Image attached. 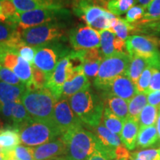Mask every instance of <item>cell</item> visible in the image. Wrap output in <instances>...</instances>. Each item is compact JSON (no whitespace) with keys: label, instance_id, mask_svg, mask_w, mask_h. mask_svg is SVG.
Here are the masks:
<instances>
[{"label":"cell","instance_id":"6da1fadb","mask_svg":"<svg viewBox=\"0 0 160 160\" xmlns=\"http://www.w3.org/2000/svg\"><path fill=\"white\" fill-rule=\"evenodd\" d=\"M72 110L82 122L91 128H97L101 124L104 107L103 101L91 88L68 98Z\"/></svg>","mask_w":160,"mask_h":160},{"label":"cell","instance_id":"7a4b0ae2","mask_svg":"<svg viewBox=\"0 0 160 160\" xmlns=\"http://www.w3.org/2000/svg\"><path fill=\"white\" fill-rule=\"evenodd\" d=\"M57 101L58 99L47 88L26 90L21 99L32 119L47 123H52Z\"/></svg>","mask_w":160,"mask_h":160},{"label":"cell","instance_id":"3957f363","mask_svg":"<svg viewBox=\"0 0 160 160\" xmlns=\"http://www.w3.org/2000/svg\"><path fill=\"white\" fill-rule=\"evenodd\" d=\"M60 138L67 146L66 160H88L99 145L96 135L83 128L66 132Z\"/></svg>","mask_w":160,"mask_h":160},{"label":"cell","instance_id":"277c9868","mask_svg":"<svg viewBox=\"0 0 160 160\" xmlns=\"http://www.w3.org/2000/svg\"><path fill=\"white\" fill-rule=\"evenodd\" d=\"M21 142L28 147H37L56 140L61 133L52 123L31 119L18 128Z\"/></svg>","mask_w":160,"mask_h":160},{"label":"cell","instance_id":"5b68a950","mask_svg":"<svg viewBox=\"0 0 160 160\" xmlns=\"http://www.w3.org/2000/svg\"><path fill=\"white\" fill-rule=\"evenodd\" d=\"M65 25L59 22L30 28L22 32L24 42L35 48L58 43L65 38Z\"/></svg>","mask_w":160,"mask_h":160},{"label":"cell","instance_id":"8992f818","mask_svg":"<svg viewBox=\"0 0 160 160\" xmlns=\"http://www.w3.org/2000/svg\"><path fill=\"white\" fill-rule=\"evenodd\" d=\"M130 60L131 57L128 53H117L104 58L93 82L95 87L102 91H105L113 80L125 74Z\"/></svg>","mask_w":160,"mask_h":160},{"label":"cell","instance_id":"52a82bcc","mask_svg":"<svg viewBox=\"0 0 160 160\" xmlns=\"http://www.w3.org/2000/svg\"><path fill=\"white\" fill-rule=\"evenodd\" d=\"M126 48L130 57L145 58L150 66L160 71L159 38L152 36L132 35L126 40Z\"/></svg>","mask_w":160,"mask_h":160},{"label":"cell","instance_id":"ba28073f","mask_svg":"<svg viewBox=\"0 0 160 160\" xmlns=\"http://www.w3.org/2000/svg\"><path fill=\"white\" fill-rule=\"evenodd\" d=\"M69 17L70 11L64 8L37 9L20 13L17 12V25L22 30H25L44 24L57 22Z\"/></svg>","mask_w":160,"mask_h":160},{"label":"cell","instance_id":"9c48e42d","mask_svg":"<svg viewBox=\"0 0 160 160\" xmlns=\"http://www.w3.org/2000/svg\"><path fill=\"white\" fill-rule=\"evenodd\" d=\"M70 52L63 45L57 43L37 48L33 65L43 71L49 80L59 62V58L67 57Z\"/></svg>","mask_w":160,"mask_h":160},{"label":"cell","instance_id":"30bf717a","mask_svg":"<svg viewBox=\"0 0 160 160\" xmlns=\"http://www.w3.org/2000/svg\"><path fill=\"white\" fill-rule=\"evenodd\" d=\"M52 123L61 136L71 130L82 128V122L72 110L68 99L60 98L56 103Z\"/></svg>","mask_w":160,"mask_h":160},{"label":"cell","instance_id":"8fae6325","mask_svg":"<svg viewBox=\"0 0 160 160\" xmlns=\"http://www.w3.org/2000/svg\"><path fill=\"white\" fill-rule=\"evenodd\" d=\"M83 71H77L73 67L68 55L60 59L55 71L50 77L46 88L59 100L62 97L63 87L66 82L70 81L76 75Z\"/></svg>","mask_w":160,"mask_h":160},{"label":"cell","instance_id":"7c38bea8","mask_svg":"<svg viewBox=\"0 0 160 160\" xmlns=\"http://www.w3.org/2000/svg\"><path fill=\"white\" fill-rule=\"evenodd\" d=\"M69 42L74 51L100 48L99 32L90 26L79 25L69 31Z\"/></svg>","mask_w":160,"mask_h":160},{"label":"cell","instance_id":"4fadbf2b","mask_svg":"<svg viewBox=\"0 0 160 160\" xmlns=\"http://www.w3.org/2000/svg\"><path fill=\"white\" fill-rule=\"evenodd\" d=\"M95 135L99 140L98 151L103 153L109 160L116 159V152L124 145L119 136L109 131L102 124L95 128Z\"/></svg>","mask_w":160,"mask_h":160},{"label":"cell","instance_id":"5bb4252c","mask_svg":"<svg viewBox=\"0 0 160 160\" xmlns=\"http://www.w3.org/2000/svg\"><path fill=\"white\" fill-rule=\"evenodd\" d=\"M138 93L136 85L125 74L116 78L103 91L104 97L114 96L129 102Z\"/></svg>","mask_w":160,"mask_h":160},{"label":"cell","instance_id":"9a60e30c","mask_svg":"<svg viewBox=\"0 0 160 160\" xmlns=\"http://www.w3.org/2000/svg\"><path fill=\"white\" fill-rule=\"evenodd\" d=\"M34 160H48L57 159L67 155V146L61 138L43 144L37 147L32 148Z\"/></svg>","mask_w":160,"mask_h":160},{"label":"cell","instance_id":"2e32d148","mask_svg":"<svg viewBox=\"0 0 160 160\" xmlns=\"http://www.w3.org/2000/svg\"><path fill=\"white\" fill-rule=\"evenodd\" d=\"M18 13L43 8H62L65 0H11Z\"/></svg>","mask_w":160,"mask_h":160},{"label":"cell","instance_id":"e0dca14e","mask_svg":"<svg viewBox=\"0 0 160 160\" xmlns=\"http://www.w3.org/2000/svg\"><path fill=\"white\" fill-rule=\"evenodd\" d=\"M139 131V125L137 121L128 118L124 122L122 130L120 134V139L126 148L129 151L133 150L137 146Z\"/></svg>","mask_w":160,"mask_h":160},{"label":"cell","instance_id":"ac0fdd59","mask_svg":"<svg viewBox=\"0 0 160 160\" xmlns=\"http://www.w3.org/2000/svg\"><path fill=\"white\" fill-rule=\"evenodd\" d=\"M90 87H91V82L88 78L85 75L84 72H81L76 75L70 81L66 82L63 87L61 98L68 99L80 91L90 88Z\"/></svg>","mask_w":160,"mask_h":160},{"label":"cell","instance_id":"d6986e66","mask_svg":"<svg viewBox=\"0 0 160 160\" xmlns=\"http://www.w3.org/2000/svg\"><path fill=\"white\" fill-rule=\"evenodd\" d=\"M26 90L25 85H13L0 81V109L9 102L21 101Z\"/></svg>","mask_w":160,"mask_h":160},{"label":"cell","instance_id":"ffe728a7","mask_svg":"<svg viewBox=\"0 0 160 160\" xmlns=\"http://www.w3.org/2000/svg\"><path fill=\"white\" fill-rule=\"evenodd\" d=\"M21 142L19 130L14 127H8L0 130V151L14 149Z\"/></svg>","mask_w":160,"mask_h":160},{"label":"cell","instance_id":"44dd1931","mask_svg":"<svg viewBox=\"0 0 160 160\" xmlns=\"http://www.w3.org/2000/svg\"><path fill=\"white\" fill-rule=\"evenodd\" d=\"M105 97L106 106L113 112L116 116L123 122L129 118L128 102L125 99L114 97V96H107Z\"/></svg>","mask_w":160,"mask_h":160},{"label":"cell","instance_id":"7402d4cb","mask_svg":"<svg viewBox=\"0 0 160 160\" xmlns=\"http://www.w3.org/2000/svg\"><path fill=\"white\" fill-rule=\"evenodd\" d=\"M131 57L130 63L126 71L125 75L131 79L133 83L137 84L140 76L143 73L145 68L150 66L148 60L145 58L133 56Z\"/></svg>","mask_w":160,"mask_h":160},{"label":"cell","instance_id":"603a6c76","mask_svg":"<svg viewBox=\"0 0 160 160\" xmlns=\"http://www.w3.org/2000/svg\"><path fill=\"white\" fill-rule=\"evenodd\" d=\"M159 139L157 127L155 125L139 128L137 145L142 148H149L155 145Z\"/></svg>","mask_w":160,"mask_h":160},{"label":"cell","instance_id":"cb8c5ba5","mask_svg":"<svg viewBox=\"0 0 160 160\" xmlns=\"http://www.w3.org/2000/svg\"><path fill=\"white\" fill-rule=\"evenodd\" d=\"M100 35V51L103 58L111 57L117 53L113 42L116 38L115 33L110 30H102L99 31Z\"/></svg>","mask_w":160,"mask_h":160},{"label":"cell","instance_id":"d4e9b609","mask_svg":"<svg viewBox=\"0 0 160 160\" xmlns=\"http://www.w3.org/2000/svg\"><path fill=\"white\" fill-rule=\"evenodd\" d=\"M15 73V74L19 78L22 83L26 86L29 87L32 83V68L31 65L22 59L19 56L17 63L11 70Z\"/></svg>","mask_w":160,"mask_h":160},{"label":"cell","instance_id":"484cf974","mask_svg":"<svg viewBox=\"0 0 160 160\" xmlns=\"http://www.w3.org/2000/svg\"><path fill=\"white\" fill-rule=\"evenodd\" d=\"M103 125L107 128L109 131H111L116 134L119 135L122 133L124 122L121 119H119L117 116L110 110L108 108L105 107L104 109L103 116H102Z\"/></svg>","mask_w":160,"mask_h":160},{"label":"cell","instance_id":"4316f807","mask_svg":"<svg viewBox=\"0 0 160 160\" xmlns=\"http://www.w3.org/2000/svg\"><path fill=\"white\" fill-rule=\"evenodd\" d=\"M148 98L145 93H138L128 102L129 118L138 122L140 113L147 105Z\"/></svg>","mask_w":160,"mask_h":160},{"label":"cell","instance_id":"83f0119b","mask_svg":"<svg viewBox=\"0 0 160 160\" xmlns=\"http://www.w3.org/2000/svg\"><path fill=\"white\" fill-rule=\"evenodd\" d=\"M158 109L159 108L151 105H147L144 108L138 120L139 128L156 125L159 113Z\"/></svg>","mask_w":160,"mask_h":160},{"label":"cell","instance_id":"f1b7e54d","mask_svg":"<svg viewBox=\"0 0 160 160\" xmlns=\"http://www.w3.org/2000/svg\"><path fill=\"white\" fill-rule=\"evenodd\" d=\"M137 2V0H109L106 8L115 16H121L127 13Z\"/></svg>","mask_w":160,"mask_h":160},{"label":"cell","instance_id":"f546056e","mask_svg":"<svg viewBox=\"0 0 160 160\" xmlns=\"http://www.w3.org/2000/svg\"><path fill=\"white\" fill-rule=\"evenodd\" d=\"M32 118L27 111V110L22 103L21 101L16 104L12 112L11 122L13 123V127L18 129L19 126L31 120Z\"/></svg>","mask_w":160,"mask_h":160},{"label":"cell","instance_id":"4dcf8cb0","mask_svg":"<svg viewBox=\"0 0 160 160\" xmlns=\"http://www.w3.org/2000/svg\"><path fill=\"white\" fill-rule=\"evenodd\" d=\"M20 28L11 25L8 22H0V42H7L22 35Z\"/></svg>","mask_w":160,"mask_h":160},{"label":"cell","instance_id":"1f68e13d","mask_svg":"<svg viewBox=\"0 0 160 160\" xmlns=\"http://www.w3.org/2000/svg\"><path fill=\"white\" fill-rule=\"evenodd\" d=\"M110 31L113 32L115 35H117L119 39L127 40L128 38L129 37V35L132 34L133 25L131 23L128 22L125 19H121V18L118 17L117 22L111 29H110Z\"/></svg>","mask_w":160,"mask_h":160},{"label":"cell","instance_id":"d6a6232c","mask_svg":"<svg viewBox=\"0 0 160 160\" xmlns=\"http://www.w3.org/2000/svg\"><path fill=\"white\" fill-rule=\"evenodd\" d=\"M32 68V83L27 90H35L44 88L47 86L48 78L43 71L36 67L34 65H31Z\"/></svg>","mask_w":160,"mask_h":160},{"label":"cell","instance_id":"836d02e7","mask_svg":"<svg viewBox=\"0 0 160 160\" xmlns=\"http://www.w3.org/2000/svg\"><path fill=\"white\" fill-rule=\"evenodd\" d=\"M160 20V0H153L146 9L143 19L137 23L145 24Z\"/></svg>","mask_w":160,"mask_h":160},{"label":"cell","instance_id":"e575fe53","mask_svg":"<svg viewBox=\"0 0 160 160\" xmlns=\"http://www.w3.org/2000/svg\"><path fill=\"white\" fill-rule=\"evenodd\" d=\"M153 68L151 66H148L147 68H145L142 75L140 76L139 80L136 84V87L138 93H145L147 94L148 91L150 83L153 74Z\"/></svg>","mask_w":160,"mask_h":160},{"label":"cell","instance_id":"d590c367","mask_svg":"<svg viewBox=\"0 0 160 160\" xmlns=\"http://www.w3.org/2000/svg\"><path fill=\"white\" fill-rule=\"evenodd\" d=\"M0 81L13 85H24L14 72L2 65H0Z\"/></svg>","mask_w":160,"mask_h":160},{"label":"cell","instance_id":"8d00e7d4","mask_svg":"<svg viewBox=\"0 0 160 160\" xmlns=\"http://www.w3.org/2000/svg\"><path fill=\"white\" fill-rule=\"evenodd\" d=\"M145 9L140 5H134L126 13L125 20L131 24L137 23L143 19Z\"/></svg>","mask_w":160,"mask_h":160},{"label":"cell","instance_id":"74e56055","mask_svg":"<svg viewBox=\"0 0 160 160\" xmlns=\"http://www.w3.org/2000/svg\"><path fill=\"white\" fill-rule=\"evenodd\" d=\"M13 155L19 160H34L32 148L25 145H18L13 149Z\"/></svg>","mask_w":160,"mask_h":160},{"label":"cell","instance_id":"f35d334b","mask_svg":"<svg viewBox=\"0 0 160 160\" xmlns=\"http://www.w3.org/2000/svg\"><path fill=\"white\" fill-rule=\"evenodd\" d=\"M19 55L25 61H27L31 65H33L34 63V58L37 53V48L32 47L28 45H25L22 46L19 49Z\"/></svg>","mask_w":160,"mask_h":160},{"label":"cell","instance_id":"ab89813d","mask_svg":"<svg viewBox=\"0 0 160 160\" xmlns=\"http://www.w3.org/2000/svg\"><path fill=\"white\" fill-rule=\"evenodd\" d=\"M101 63L102 61L86 62H84L82 65V69L86 77L90 78V79L97 77Z\"/></svg>","mask_w":160,"mask_h":160},{"label":"cell","instance_id":"60d3db41","mask_svg":"<svg viewBox=\"0 0 160 160\" xmlns=\"http://www.w3.org/2000/svg\"><path fill=\"white\" fill-rule=\"evenodd\" d=\"M160 91V71L153 68V74H152L151 83H150L148 93L153 91Z\"/></svg>","mask_w":160,"mask_h":160},{"label":"cell","instance_id":"b9f144b4","mask_svg":"<svg viewBox=\"0 0 160 160\" xmlns=\"http://www.w3.org/2000/svg\"><path fill=\"white\" fill-rule=\"evenodd\" d=\"M18 102L19 101H14V102H9L5 103V105H3L2 107L0 109V113L2 114V116L5 119H7L8 121L11 122V118H12V112H13V109L14 108Z\"/></svg>","mask_w":160,"mask_h":160},{"label":"cell","instance_id":"7bdbcfd3","mask_svg":"<svg viewBox=\"0 0 160 160\" xmlns=\"http://www.w3.org/2000/svg\"><path fill=\"white\" fill-rule=\"evenodd\" d=\"M148 102L149 105L160 108V91H153L147 94Z\"/></svg>","mask_w":160,"mask_h":160},{"label":"cell","instance_id":"ee69618b","mask_svg":"<svg viewBox=\"0 0 160 160\" xmlns=\"http://www.w3.org/2000/svg\"><path fill=\"white\" fill-rule=\"evenodd\" d=\"M114 49L117 53H128L126 48V42L119 38L116 37L113 42Z\"/></svg>","mask_w":160,"mask_h":160},{"label":"cell","instance_id":"f6af8a7d","mask_svg":"<svg viewBox=\"0 0 160 160\" xmlns=\"http://www.w3.org/2000/svg\"><path fill=\"white\" fill-rule=\"evenodd\" d=\"M88 160H109V159L103 153L97 150Z\"/></svg>","mask_w":160,"mask_h":160},{"label":"cell","instance_id":"bcb514c9","mask_svg":"<svg viewBox=\"0 0 160 160\" xmlns=\"http://www.w3.org/2000/svg\"><path fill=\"white\" fill-rule=\"evenodd\" d=\"M7 21L8 19L5 15V9H4L3 0H0V22H6Z\"/></svg>","mask_w":160,"mask_h":160},{"label":"cell","instance_id":"7dc6e473","mask_svg":"<svg viewBox=\"0 0 160 160\" xmlns=\"http://www.w3.org/2000/svg\"><path fill=\"white\" fill-rule=\"evenodd\" d=\"M137 3H139V5L144 8L146 11V9L148 8V5L153 1V0H137Z\"/></svg>","mask_w":160,"mask_h":160},{"label":"cell","instance_id":"c3c4849f","mask_svg":"<svg viewBox=\"0 0 160 160\" xmlns=\"http://www.w3.org/2000/svg\"><path fill=\"white\" fill-rule=\"evenodd\" d=\"M157 133H158V136H159V139H160V109L159 111V113H158V117H157Z\"/></svg>","mask_w":160,"mask_h":160},{"label":"cell","instance_id":"681fc988","mask_svg":"<svg viewBox=\"0 0 160 160\" xmlns=\"http://www.w3.org/2000/svg\"><path fill=\"white\" fill-rule=\"evenodd\" d=\"M0 160H5V155L3 151H0Z\"/></svg>","mask_w":160,"mask_h":160},{"label":"cell","instance_id":"f907efd6","mask_svg":"<svg viewBox=\"0 0 160 160\" xmlns=\"http://www.w3.org/2000/svg\"><path fill=\"white\" fill-rule=\"evenodd\" d=\"M2 128H4V123H3V122L2 121L1 118H0V130L2 129Z\"/></svg>","mask_w":160,"mask_h":160},{"label":"cell","instance_id":"816d5d0a","mask_svg":"<svg viewBox=\"0 0 160 160\" xmlns=\"http://www.w3.org/2000/svg\"><path fill=\"white\" fill-rule=\"evenodd\" d=\"M5 160H19L16 158H8V159H5Z\"/></svg>","mask_w":160,"mask_h":160},{"label":"cell","instance_id":"f5cc1de1","mask_svg":"<svg viewBox=\"0 0 160 160\" xmlns=\"http://www.w3.org/2000/svg\"><path fill=\"white\" fill-rule=\"evenodd\" d=\"M156 37H159V38H160V32H159V33H158V34H157V36H156Z\"/></svg>","mask_w":160,"mask_h":160},{"label":"cell","instance_id":"db71d44e","mask_svg":"<svg viewBox=\"0 0 160 160\" xmlns=\"http://www.w3.org/2000/svg\"><path fill=\"white\" fill-rule=\"evenodd\" d=\"M159 38V37H158ZM159 47L160 48V38H159Z\"/></svg>","mask_w":160,"mask_h":160},{"label":"cell","instance_id":"11a10c76","mask_svg":"<svg viewBox=\"0 0 160 160\" xmlns=\"http://www.w3.org/2000/svg\"><path fill=\"white\" fill-rule=\"evenodd\" d=\"M114 160H127V159H114Z\"/></svg>","mask_w":160,"mask_h":160},{"label":"cell","instance_id":"9f6ffc18","mask_svg":"<svg viewBox=\"0 0 160 160\" xmlns=\"http://www.w3.org/2000/svg\"><path fill=\"white\" fill-rule=\"evenodd\" d=\"M159 157H160V149H159Z\"/></svg>","mask_w":160,"mask_h":160},{"label":"cell","instance_id":"6f0895ef","mask_svg":"<svg viewBox=\"0 0 160 160\" xmlns=\"http://www.w3.org/2000/svg\"><path fill=\"white\" fill-rule=\"evenodd\" d=\"M106 1H107V2H108V1H109V0H106Z\"/></svg>","mask_w":160,"mask_h":160}]
</instances>
